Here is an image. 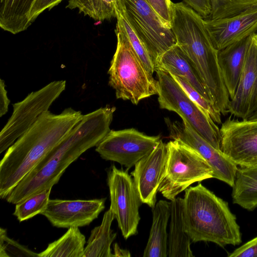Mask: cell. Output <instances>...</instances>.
I'll return each instance as SVG.
<instances>
[{
	"instance_id": "1",
	"label": "cell",
	"mask_w": 257,
	"mask_h": 257,
	"mask_svg": "<svg viewBox=\"0 0 257 257\" xmlns=\"http://www.w3.org/2000/svg\"><path fill=\"white\" fill-rule=\"evenodd\" d=\"M115 109L107 105L83 114L69 134L13 188L5 199L16 204L52 188L72 163L87 150L96 146L109 132Z\"/></svg>"
},
{
	"instance_id": "2",
	"label": "cell",
	"mask_w": 257,
	"mask_h": 257,
	"mask_svg": "<svg viewBox=\"0 0 257 257\" xmlns=\"http://www.w3.org/2000/svg\"><path fill=\"white\" fill-rule=\"evenodd\" d=\"M71 107L59 114L47 110L7 150L0 162V197L9 193L65 138L81 119Z\"/></svg>"
},
{
	"instance_id": "3",
	"label": "cell",
	"mask_w": 257,
	"mask_h": 257,
	"mask_svg": "<svg viewBox=\"0 0 257 257\" xmlns=\"http://www.w3.org/2000/svg\"><path fill=\"white\" fill-rule=\"evenodd\" d=\"M183 217L193 242H211L221 247L241 242L239 226L227 202L201 183L185 190Z\"/></svg>"
},
{
	"instance_id": "4",
	"label": "cell",
	"mask_w": 257,
	"mask_h": 257,
	"mask_svg": "<svg viewBox=\"0 0 257 257\" xmlns=\"http://www.w3.org/2000/svg\"><path fill=\"white\" fill-rule=\"evenodd\" d=\"M115 32L117 45L107 72L108 84L116 98L137 105L158 94L157 81L147 71L122 30L116 26Z\"/></svg>"
},
{
	"instance_id": "5",
	"label": "cell",
	"mask_w": 257,
	"mask_h": 257,
	"mask_svg": "<svg viewBox=\"0 0 257 257\" xmlns=\"http://www.w3.org/2000/svg\"><path fill=\"white\" fill-rule=\"evenodd\" d=\"M155 72L160 107L177 113L211 145L221 151L220 128L215 122L189 97L170 73L159 68Z\"/></svg>"
},
{
	"instance_id": "6",
	"label": "cell",
	"mask_w": 257,
	"mask_h": 257,
	"mask_svg": "<svg viewBox=\"0 0 257 257\" xmlns=\"http://www.w3.org/2000/svg\"><path fill=\"white\" fill-rule=\"evenodd\" d=\"M167 157L159 190L172 200L194 183L213 178V171L195 150L176 140L166 144Z\"/></svg>"
},
{
	"instance_id": "7",
	"label": "cell",
	"mask_w": 257,
	"mask_h": 257,
	"mask_svg": "<svg viewBox=\"0 0 257 257\" xmlns=\"http://www.w3.org/2000/svg\"><path fill=\"white\" fill-rule=\"evenodd\" d=\"M65 80L50 82L13 104V111L0 133V153L7 150L29 129L65 90Z\"/></svg>"
},
{
	"instance_id": "8",
	"label": "cell",
	"mask_w": 257,
	"mask_h": 257,
	"mask_svg": "<svg viewBox=\"0 0 257 257\" xmlns=\"http://www.w3.org/2000/svg\"><path fill=\"white\" fill-rule=\"evenodd\" d=\"M127 21L145 44L155 65L157 59L177 44L171 28L167 26L147 0H124Z\"/></svg>"
},
{
	"instance_id": "9",
	"label": "cell",
	"mask_w": 257,
	"mask_h": 257,
	"mask_svg": "<svg viewBox=\"0 0 257 257\" xmlns=\"http://www.w3.org/2000/svg\"><path fill=\"white\" fill-rule=\"evenodd\" d=\"M110 206L118 226L126 239L137 233L142 202L134 179L127 170L111 167L107 173Z\"/></svg>"
},
{
	"instance_id": "10",
	"label": "cell",
	"mask_w": 257,
	"mask_h": 257,
	"mask_svg": "<svg viewBox=\"0 0 257 257\" xmlns=\"http://www.w3.org/2000/svg\"><path fill=\"white\" fill-rule=\"evenodd\" d=\"M161 140L135 128L110 130L96 146L95 151L107 161L117 162L128 170L149 155Z\"/></svg>"
},
{
	"instance_id": "11",
	"label": "cell",
	"mask_w": 257,
	"mask_h": 257,
	"mask_svg": "<svg viewBox=\"0 0 257 257\" xmlns=\"http://www.w3.org/2000/svg\"><path fill=\"white\" fill-rule=\"evenodd\" d=\"M221 151L240 167L257 165V119L227 118L221 124Z\"/></svg>"
},
{
	"instance_id": "12",
	"label": "cell",
	"mask_w": 257,
	"mask_h": 257,
	"mask_svg": "<svg viewBox=\"0 0 257 257\" xmlns=\"http://www.w3.org/2000/svg\"><path fill=\"white\" fill-rule=\"evenodd\" d=\"M170 137L178 140L197 151L208 163L213 171V178L232 187L238 168L221 151L211 145L185 120L171 121L165 119Z\"/></svg>"
},
{
	"instance_id": "13",
	"label": "cell",
	"mask_w": 257,
	"mask_h": 257,
	"mask_svg": "<svg viewBox=\"0 0 257 257\" xmlns=\"http://www.w3.org/2000/svg\"><path fill=\"white\" fill-rule=\"evenodd\" d=\"M105 198L91 200L50 199L41 213L58 228L82 227L90 224L105 208Z\"/></svg>"
},
{
	"instance_id": "14",
	"label": "cell",
	"mask_w": 257,
	"mask_h": 257,
	"mask_svg": "<svg viewBox=\"0 0 257 257\" xmlns=\"http://www.w3.org/2000/svg\"><path fill=\"white\" fill-rule=\"evenodd\" d=\"M257 111V32L251 35L243 68L227 113L241 119Z\"/></svg>"
},
{
	"instance_id": "15",
	"label": "cell",
	"mask_w": 257,
	"mask_h": 257,
	"mask_svg": "<svg viewBox=\"0 0 257 257\" xmlns=\"http://www.w3.org/2000/svg\"><path fill=\"white\" fill-rule=\"evenodd\" d=\"M167 157L166 144L162 140L154 150L135 165L131 175L142 203L153 208L164 174Z\"/></svg>"
},
{
	"instance_id": "16",
	"label": "cell",
	"mask_w": 257,
	"mask_h": 257,
	"mask_svg": "<svg viewBox=\"0 0 257 257\" xmlns=\"http://www.w3.org/2000/svg\"><path fill=\"white\" fill-rule=\"evenodd\" d=\"M204 22L214 47L219 51L257 31V6L231 17L205 19Z\"/></svg>"
},
{
	"instance_id": "17",
	"label": "cell",
	"mask_w": 257,
	"mask_h": 257,
	"mask_svg": "<svg viewBox=\"0 0 257 257\" xmlns=\"http://www.w3.org/2000/svg\"><path fill=\"white\" fill-rule=\"evenodd\" d=\"M251 35L218 51V65L230 99L236 92Z\"/></svg>"
},
{
	"instance_id": "18",
	"label": "cell",
	"mask_w": 257,
	"mask_h": 257,
	"mask_svg": "<svg viewBox=\"0 0 257 257\" xmlns=\"http://www.w3.org/2000/svg\"><path fill=\"white\" fill-rule=\"evenodd\" d=\"M156 68L162 69L172 75L184 78L203 97L212 103L210 97L197 71L177 44L168 49L157 59L155 63Z\"/></svg>"
},
{
	"instance_id": "19",
	"label": "cell",
	"mask_w": 257,
	"mask_h": 257,
	"mask_svg": "<svg viewBox=\"0 0 257 257\" xmlns=\"http://www.w3.org/2000/svg\"><path fill=\"white\" fill-rule=\"evenodd\" d=\"M153 221L144 257H167V225L170 217V202L160 200L152 208Z\"/></svg>"
},
{
	"instance_id": "20",
	"label": "cell",
	"mask_w": 257,
	"mask_h": 257,
	"mask_svg": "<svg viewBox=\"0 0 257 257\" xmlns=\"http://www.w3.org/2000/svg\"><path fill=\"white\" fill-rule=\"evenodd\" d=\"M170 222L168 233V257H193L191 239L185 228L183 198L177 197L170 202Z\"/></svg>"
},
{
	"instance_id": "21",
	"label": "cell",
	"mask_w": 257,
	"mask_h": 257,
	"mask_svg": "<svg viewBox=\"0 0 257 257\" xmlns=\"http://www.w3.org/2000/svg\"><path fill=\"white\" fill-rule=\"evenodd\" d=\"M36 0H0V27L17 34L32 24L30 15Z\"/></svg>"
},
{
	"instance_id": "22",
	"label": "cell",
	"mask_w": 257,
	"mask_h": 257,
	"mask_svg": "<svg viewBox=\"0 0 257 257\" xmlns=\"http://www.w3.org/2000/svg\"><path fill=\"white\" fill-rule=\"evenodd\" d=\"M232 187L234 204L247 210L257 207V165L238 168Z\"/></svg>"
},
{
	"instance_id": "23",
	"label": "cell",
	"mask_w": 257,
	"mask_h": 257,
	"mask_svg": "<svg viewBox=\"0 0 257 257\" xmlns=\"http://www.w3.org/2000/svg\"><path fill=\"white\" fill-rule=\"evenodd\" d=\"M115 218L109 208L104 214L101 223L94 227L84 248L83 257H113L110 246L116 233L111 229V223Z\"/></svg>"
},
{
	"instance_id": "24",
	"label": "cell",
	"mask_w": 257,
	"mask_h": 257,
	"mask_svg": "<svg viewBox=\"0 0 257 257\" xmlns=\"http://www.w3.org/2000/svg\"><path fill=\"white\" fill-rule=\"evenodd\" d=\"M85 237L78 227H71L39 253V257H83Z\"/></svg>"
},
{
	"instance_id": "25",
	"label": "cell",
	"mask_w": 257,
	"mask_h": 257,
	"mask_svg": "<svg viewBox=\"0 0 257 257\" xmlns=\"http://www.w3.org/2000/svg\"><path fill=\"white\" fill-rule=\"evenodd\" d=\"M66 7L97 22L116 18L117 12L124 11V0H68Z\"/></svg>"
},
{
	"instance_id": "26",
	"label": "cell",
	"mask_w": 257,
	"mask_h": 257,
	"mask_svg": "<svg viewBox=\"0 0 257 257\" xmlns=\"http://www.w3.org/2000/svg\"><path fill=\"white\" fill-rule=\"evenodd\" d=\"M116 26L120 28L127 38L133 50L149 73L153 75L155 65L143 41L127 21L123 12H117Z\"/></svg>"
},
{
	"instance_id": "27",
	"label": "cell",
	"mask_w": 257,
	"mask_h": 257,
	"mask_svg": "<svg viewBox=\"0 0 257 257\" xmlns=\"http://www.w3.org/2000/svg\"><path fill=\"white\" fill-rule=\"evenodd\" d=\"M52 188L33 195L16 204L13 213L20 222L41 214L46 209Z\"/></svg>"
},
{
	"instance_id": "28",
	"label": "cell",
	"mask_w": 257,
	"mask_h": 257,
	"mask_svg": "<svg viewBox=\"0 0 257 257\" xmlns=\"http://www.w3.org/2000/svg\"><path fill=\"white\" fill-rule=\"evenodd\" d=\"M212 13L208 18L216 20L233 16L257 6V0H210Z\"/></svg>"
},
{
	"instance_id": "29",
	"label": "cell",
	"mask_w": 257,
	"mask_h": 257,
	"mask_svg": "<svg viewBox=\"0 0 257 257\" xmlns=\"http://www.w3.org/2000/svg\"><path fill=\"white\" fill-rule=\"evenodd\" d=\"M172 75L194 102L205 111L215 123H221V113L210 101L203 97L185 79L179 76Z\"/></svg>"
},
{
	"instance_id": "30",
	"label": "cell",
	"mask_w": 257,
	"mask_h": 257,
	"mask_svg": "<svg viewBox=\"0 0 257 257\" xmlns=\"http://www.w3.org/2000/svg\"><path fill=\"white\" fill-rule=\"evenodd\" d=\"M39 257V253L31 250L26 246L10 238L7 230L0 228V257Z\"/></svg>"
},
{
	"instance_id": "31",
	"label": "cell",
	"mask_w": 257,
	"mask_h": 257,
	"mask_svg": "<svg viewBox=\"0 0 257 257\" xmlns=\"http://www.w3.org/2000/svg\"><path fill=\"white\" fill-rule=\"evenodd\" d=\"M163 22L171 28L173 2L171 0H147Z\"/></svg>"
},
{
	"instance_id": "32",
	"label": "cell",
	"mask_w": 257,
	"mask_h": 257,
	"mask_svg": "<svg viewBox=\"0 0 257 257\" xmlns=\"http://www.w3.org/2000/svg\"><path fill=\"white\" fill-rule=\"evenodd\" d=\"M204 19L209 18L212 13L210 0H183Z\"/></svg>"
},
{
	"instance_id": "33",
	"label": "cell",
	"mask_w": 257,
	"mask_h": 257,
	"mask_svg": "<svg viewBox=\"0 0 257 257\" xmlns=\"http://www.w3.org/2000/svg\"><path fill=\"white\" fill-rule=\"evenodd\" d=\"M229 257H257V236L235 249Z\"/></svg>"
},
{
	"instance_id": "34",
	"label": "cell",
	"mask_w": 257,
	"mask_h": 257,
	"mask_svg": "<svg viewBox=\"0 0 257 257\" xmlns=\"http://www.w3.org/2000/svg\"><path fill=\"white\" fill-rule=\"evenodd\" d=\"M63 0H36L30 15V21L32 23L44 11L50 10L58 5Z\"/></svg>"
},
{
	"instance_id": "35",
	"label": "cell",
	"mask_w": 257,
	"mask_h": 257,
	"mask_svg": "<svg viewBox=\"0 0 257 257\" xmlns=\"http://www.w3.org/2000/svg\"><path fill=\"white\" fill-rule=\"evenodd\" d=\"M10 100L8 98L4 80L0 79V116L4 115L8 112Z\"/></svg>"
},
{
	"instance_id": "36",
	"label": "cell",
	"mask_w": 257,
	"mask_h": 257,
	"mask_svg": "<svg viewBox=\"0 0 257 257\" xmlns=\"http://www.w3.org/2000/svg\"><path fill=\"white\" fill-rule=\"evenodd\" d=\"M113 249L114 256H131L130 252L128 250L121 249L116 243L114 244Z\"/></svg>"
},
{
	"instance_id": "37",
	"label": "cell",
	"mask_w": 257,
	"mask_h": 257,
	"mask_svg": "<svg viewBox=\"0 0 257 257\" xmlns=\"http://www.w3.org/2000/svg\"><path fill=\"white\" fill-rule=\"evenodd\" d=\"M248 119L251 120H256L257 119V111H256Z\"/></svg>"
},
{
	"instance_id": "38",
	"label": "cell",
	"mask_w": 257,
	"mask_h": 257,
	"mask_svg": "<svg viewBox=\"0 0 257 257\" xmlns=\"http://www.w3.org/2000/svg\"><path fill=\"white\" fill-rule=\"evenodd\" d=\"M257 32V31H256Z\"/></svg>"
}]
</instances>
